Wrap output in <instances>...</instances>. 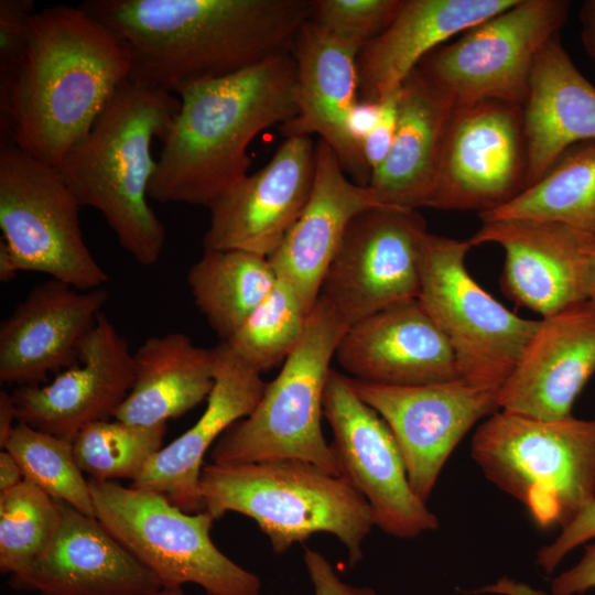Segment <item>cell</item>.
<instances>
[{
	"mask_svg": "<svg viewBox=\"0 0 595 595\" xmlns=\"http://www.w3.org/2000/svg\"><path fill=\"white\" fill-rule=\"evenodd\" d=\"M130 57L128 80L178 94L289 53L311 0H87Z\"/></svg>",
	"mask_w": 595,
	"mask_h": 595,
	"instance_id": "1",
	"label": "cell"
},
{
	"mask_svg": "<svg viewBox=\"0 0 595 595\" xmlns=\"http://www.w3.org/2000/svg\"><path fill=\"white\" fill-rule=\"evenodd\" d=\"M58 505L51 543L22 576L10 578L13 588L40 595H142L162 588L96 517Z\"/></svg>",
	"mask_w": 595,
	"mask_h": 595,
	"instance_id": "23",
	"label": "cell"
},
{
	"mask_svg": "<svg viewBox=\"0 0 595 595\" xmlns=\"http://www.w3.org/2000/svg\"><path fill=\"white\" fill-rule=\"evenodd\" d=\"M129 74L125 45L79 6L35 11L24 55L0 101V141L58 167Z\"/></svg>",
	"mask_w": 595,
	"mask_h": 595,
	"instance_id": "2",
	"label": "cell"
},
{
	"mask_svg": "<svg viewBox=\"0 0 595 595\" xmlns=\"http://www.w3.org/2000/svg\"><path fill=\"white\" fill-rule=\"evenodd\" d=\"M479 217L559 223L595 239V141L571 147L536 183Z\"/></svg>",
	"mask_w": 595,
	"mask_h": 595,
	"instance_id": "31",
	"label": "cell"
},
{
	"mask_svg": "<svg viewBox=\"0 0 595 595\" xmlns=\"http://www.w3.org/2000/svg\"><path fill=\"white\" fill-rule=\"evenodd\" d=\"M595 587V542L585 545L582 559L552 580L551 595H582Z\"/></svg>",
	"mask_w": 595,
	"mask_h": 595,
	"instance_id": "41",
	"label": "cell"
},
{
	"mask_svg": "<svg viewBox=\"0 0 595 595\" xmlns=\"http://www.w3.org/2000/svg\"><path fill=\"white\" fill-rule=\"evenodd\" d=\"M467 594H494V595H551L544 591L532 587L521 581L509 577H501L495 583L474 591L465 592Z\"/></svg>",
	"mask_w": 595,
	"mask_h": 595,
	"instance_id": "43",
	"label": "cell"
},
{
	"mask_svg": "<svg viewBox=\"0 0 595 595\" xmlns=\"http://www.w3.org/2000/svg\"><path fill=\"white\" fill-rule=\"evenodd\" d=\"M470 454L539 528L562 529L595 499V419L544 420L500 410L477 428Z\"/></svg>",
	"mask_w": 595,
	"mask_h": 595,
	"instance_id": "6",
	"label": "cell"
},
{
	"mask_svg": "<svg viewBox=\"0 0 595 595\" xmlns=\"http://www.w3.org/2000/svg\"><path fill=\"white\" fill-rule=\"evenodd\" d=\"M426 223L416 209L377 207L357 215L321 284L348 325L399 302L418 299Z\"/></svg>",
	"mask_w": 595,
	"mask_h": 595,
	"instance_id": "12",
	"label": "cell"
},
{
	"mask_svg": "<svg viewBox=\"0 0 595 595\" xmlns=\"http://www.w3.org/2000/svg\"><path fill=\"white\" fill-rule=\"evenodd\" d=\"M385 206L371 187L349 180L328 143L321 139L315 143L309 201L268 257L277 278L292 285L307 312L318 300L325 272L351 220L363 212Z\"/></svg>",
	"mask_w": 595,
	"mask_h": 595,
	"instance_id": "24",
	"label": "cell"
},
{
	"mask_svg": "<svg viewBox=\"0 0 595 595\" xmlns=\"http://www.w3.org/2000/svg\"><path fill=\"white\" fill-rule=\"evenodd\" d=\"M517 0H403L393 21L358 54L359 99L379 102L451 37Z\"/></svg>",
	"mask_w": 595,
	"mask_h": 595,
	"instance_id": "27",
	"label": "cell"
},
{
	"mask_svg": "<svg viewBox=\"0 0 595 595\" xmlns=\"http://www.w3.org/2000/svg\"><path fill=\"white\" fill-rule=\"evenodd\" d=\"M60 522L58 501L23 479L0 493V571L22 576L51 543Z\"/></svg>",
	"mask_w": 595,
	"mask_h": 595,
	"instance_id": "34",
	"label": "cell"
},
{
	"mask_svg": "<svg viewBox=\"0 0 595 595\" xmlns=\"http://www.w3.org/2000/svg\"><path fill=\"white\" fill-rule=\"evenodd\" d=\"M349 326L318 296L304 334L249 415L234 423L212 447L215 464L300 459L342 476L323 435V396L331 361Z\"/></svg>",
	"mask_w": 595,
	"mask_h": 595,
	"instance_id": "7",
	"label": "cell"
},
{
	"mask_svg": "<svg viewBox=\"0 0 595 595\" xmlns=\"http://www.w3.org/2000/svg\"><path fill=\"white\" fill-rule=\"evenodd\" d=\"M18 411L13 394L0 391V447L3 450L9 436L18 423Z\"/></svg>",
	"mask_w": 595,
	"mask_h": 595,
	"instance_id": "45",
	"label": "cell"
},
{
	"mask_svg": "<svg viewBox=\"0 0 595 595\" xmlns=\"http://www.w3.org/2000/svg\"><path fill=\"white\" fill-rule=\"evenodd\" d=\"M595 539V499L562 528L558 538L537 553V565L552 574L560 562L574 549Z\"/></svg>",
	"mask_w": 595,
	"mask_h": 595,
	"instance_id": "38",
	"label": "cell"
},
{
	"mask_svg": "<svg viewBox=\"0 0 595 595\" xmlns=\"http://www.w3.org/2000/svg\"><path fill=\"white\" fill-rule=\"evenodd\" d=\"M134 379L115 419L166 424L208 398L215 383V347H199L182 332L148 337L133 351Z\"/></svg>",
	"mask_w": 595,
	"mask_h": 595,
	"instance_id": "29",
	"label": "cell"
},
{
	"mask_svg": "<svg viewBox=\"0 0 595 595\" xmlns=\"http://www.w3.org/2000/svg\"><path fill=\"white\" fill-rule=\"evenodd\" d=\"M79 203L57 167L0 141V228L18 272L48 275L80 291L108 274L87 247Z\"/></svg>",
	"mask_w": 595,
	"mask_h": 595,
	"instance_id": "10",
	"label": "cell"
},
{
	"mask_svg": "<svg viewBox=\"0 0 595 595\" xmlns=\"http://www.w3.org/2000/svg\"><path fill=\"white\" fill-rule=\"evenodd\" d=\"M399 99L400 87L379 101V120L361 144V154L371 174L385 161L392 147L398 127Z\"/></svg>",
	"mask_w": 595,
	"mask_h": 595,
	"instance_id": "39",
	"label": "cell"
},
{
	"mask_svg": "<svg viewBox=\"0 0 595 595\" xmlns=\"http://www.w3.org/2000/svg\"><path fill=\"white\" fill-rule=\"evenodd\" d=\"M578 15L583 46L595 65V0L584 1Z\"/></svg>",
	"mask_w": 595,
	"mask_h": 595,
	"instance_id": "44",
	"label": "cell"
},
{
	"mask_svg": "<svg viewBox=\"0 0 595 595\" xmlns=\"http://www.w3.org/2000/svg\"><path fill=\"white\" fill-rule=\"evenodd\" d=\"M526 188L571 147L595 141V86L576 68L560 36L536 57L522 105Z\"/></svg>",
	"mask_w": 595,
	"mask_h": 595,
	"instance_id": "28",
	"label": "cell"
},
{
	"mask_svg": "<svg viewBox=\"0 0 595 595\" xmlns=\"http://www.w3.org/2000/svg\"><path fill=\"white\" fill-rule=\"evenodd\" d=\"M350 383L390 428L409 483L424 502L465 434L499 410V390L475 387L462 378L420 386H382L353 378Z\"/></svg>",
	"mask_w": 595,
	"mask_h": 595,
	"instance_id": "15",
	"label": "cell"
},
{
	"mask_svg": "<svg viewBox=\"0 0 595 595\" xmlns=\"http://www.w3.org/2000/svg\"><path fill=\"white\" fill-rule=\"evenodd\" d=\"M335 358L353 379L382 386L461 378L452 347L418 299L396 303L350 325Z\"/></svg>",
	"mask_w": 595,
	"mask_h": 595,
	"instance_id": "22",
	"label": "cell"
},
{
	"mask_svg": "<svg viewBox=\"0 0 595 595\" xmlns=\"http://www.w3.org/2000/svg\"><path fill=\"white\" fill-rule=\"evenodd\" d=\"M455 101L415 68L400 86L392 147L368 186L392 207H430Z\"/></svg>",
	"mask_w": 595,
	"mask_h": 595,
	"instance_id": "26",
	"label": "cell"
},
{
	"mask_svg": "<svg viewBox=\"0 0 595 595\" xmlns=\"http://www.w3.org/2000/svg\"><path fill=\"white\" fill-rule=\"evenodd\" d=\"M95 517L164 588L201 586L207 595H262L261 581L213 542L215 519L186 512L166 496L88 479Z\"/></svg>",
	"mask_w": 595,
	"mask_h": 595,
	"instance_id": "8",
	"label": "cell"
},
{
	"mask_svg": "<svg viewBox=\"0 0 595 595\" xmlns=\"http://www.w3.org/2000/svg\"><path fill=\"white\" fill-rule=\"evenodd\" d=\"M323 415L342 476L368 501L375 526L399 539L439 528L437 517L413 491L397 440L385 420L354 390L350 378L331 369Z\"/></svg>",
	"mask_w": 595,
	"mask_h": 595,
	"instance_id": "13",
	"label": "cell"
},
{
	"mask_svg": "<svg viewBox=\"0 0 595 595\" xmlns=\"http://www.w3.org/2000/svg\"><path fill=\"white\" fill-rule=\"evenodd\" d=\"M215 383L199 419L163 446L144 465L131 486L166 496L186 512L203 511L199 479L208 450L257 405L267 383L226 342L215 347Z\"/></svg>",
	"mask_w": 595,
	"mask_h": 595,
	"instance_id": "25",
	"label": "cell"
},
{
	"mask_svg": "<svg viewBox=\"0 0 595 595\" xmlns=\"http://www.w3.org/2000/svg\"><path fill=\"white\" fill-rule=\"evenodd\" d=\"M587 285L588 300L595 303V240L591 244L588 251Z\"/></svg>",
	"mask_w": 595,
	"mask_h": 595,
	"instance_id": "48",
	"label": "cell"
},
{
	"mask_svg": "<svg viewBox=\"0 0 595 595\" xmlns=\"http://www.w3.org/2000/svg\"><path fill=\"white\" fill-rule=\"evenodd\" d=\"M593 238L559 223L524 219L483 221L470 246L496 244L505 251L502 292L542 318L588 300V251Z\"/></svg>",
	"mask_w": 595,
	"mask_h": 595,
	"instance_id": "18",
	"label": "cell"
},
{
	"mask_svg": "<svg viewBox=\"0 0 595 595\" xmlns=\"http://www.w3.org/2000/svg\"><path fill=\"white\" fill-rule=\"evenodd\" d=\"M17 269L6 246L0 241V281L9 282L17 277Z\"/></svg>",
	"mask_w": 595,
	"mask_h": 595,
	"instance_id": "47",
	"label": "cell"
},
{
	"mask_svg": "<svg viewBox=\"0 0 595 595\" xmlns=\"http://www.w3.org/2000/svg\"><path fill=\"white\" fill-rule=\"evenodd\" d=\"M133 379V353L101 312L76 365L48 385L20 386L12 392L18 421L73 442L86 425L115 416Z\"/></svg>",
	"mask_w": 595,
	"mask_h": 595,
	"instance_id": "17",
	"label": "cell"
},
{
	"mask_svg": "<svg viewBox=\"0 0 595 595\" xmlns=\"http://www.w3.org/2000/svg\"><path fill=\"white\" fill-rule=\"evenodd\" d=\"M309 314L292 285L277 278L268 295L223 342L262 374L292 354L304 334Z\"/></svg>",
	"mask_w": 595,
	"mask_h": 595,
	"instance_id": "32",
	"label": "cell"
},
{
	"mask_svg": "<svg viewBox=\"0 0 595 595\" xmlns=\"http://www.w3.org/2000/svg\"><path fill=\"white\" fill-rule=\"evenodd\" d=\"M162 142L148 187L159 203L209 208L246 175L247 149L264 129L296 115L292 53L227 76L194 83Z\"/></svg>",
	"mask_w": 595,
	"mask_h": 595,
	"instance_id": "3",
	"label": "cell"
},
{
	"mask_svg": "<svg viewBox=\"0 0 595 595\" xmlns=\"http://www.w3.org/2000/svg\"><path fill=\"white\" fill-rule=\"evenodd\" d=\"M3 450L15 458L25 480L95 517L89 484L77 465L72 441L18 422Z\"/></svg>",
	"mask_w": 595,
	"mask_h": 595,
	"instance_id": "33",
	"label": "cell"
},
{
	"mask_svg": "<svg viewBox=\"0 0 595 595\" xmlns=\"http://www.w3.org/2000/svg\"><path fill=\"white\" fill-rule=\"evenodd\" d=\"M203 511L215 521L229 511L256 521L275 554L326 532L345 547L349 566L364 555L375 526L371 508L344 476L300 459L203 466Z\"/></svg>",
	"mask_w": 595,
	"mask_h": 595,
	"instance_id": "5",
	"label": "cell"
},
{
	"mask_svg": "<svg viewBox=\"0 0 595 595\" xmlns=\"http://www.w3.org/2000/svg\"><path fill=\"white\" fill-rule=\"evenodd\" d=\"M380 116V102L358 100L347 118V131L361 152V144L376 127Z\"/></svg>",
	"mask_w": 595,
	"mask_h": 595,
	"instance_id": "42",
	"label": "cell"
},
{
	"mask_svg": "<svg viewBox=\"0 0 595 595\" xmlns=\"http://www.w3.org/2000/svg\"><path fill=\"white\" fill-rule=\"evenodd\" d=\"M34 8L33 0L0 1V101L7 97L24 55Z\"/></svg>",
	"mask_w": 595,
	"mask_h": 595,
	"instance_id": "37",
	"label": "cell"
},
{
	"mask_svg": "<svg viewBox=\"0 0 595 595\" xmlns=\"http://www.w3.org/2000/svg\"><path fill=\"white\" fill-rule=\"evenodd\" d=\"M178 109L173 94L127 80L57 167L79 205L98 210L144 267L158 262L166 240L147 199L156 163L150 147L154 138L164 141Z\"/></svg>",
	"mask_w": 595,
	"mask_h": 595,
	"instance_id": "4",
	"label": "cell"
},
{
	"mask_svg": "<svg viewBox=\"0 0 595 595\" xmlns=\"http://www.w3.org/2000/svg\"><path fill=\"white\" fill-rule=\"evenodd\" d=\"M166 424L137 425L102 420L86 425L73 441L77 465L89 478L131 479L163 446Z\"/></svg>",
	"mask_w": 595,
	"mask_h": 595,
	"instance_id": "35",
	"label": "cell"
},
{
	"mask_svg": "<svg viewBox=\"0 0 595 595\" xmlns=\"http://www.w3.org/2000/svg\"><path fill=\"white\" fill-rule=\"evenodd\" d=\"M108 298L102 288L80 291L51 278L33 286L1 323V382L39 385L76 365Z\"/></svg>",
	"mask_w": 595,
	"mask_h": 595,
	"instance_id": "20",
	"label": "cell"
},
{
	"mask_svg": "<svg viewBox=\"0 0 595 595\" xmlns=\"http://www.w3.org/2000/svg\"><path fill=\"white\" fill-rule=\"evenodd\" d=\"M314 171L312 139L285 138L263 167L246 175L208 208L204 249H237L268 258L302 214Z\"/></svg>",
	"mask_w": 595,
	"mask_h": 595,
	"instance_id": "16",
	"label": "cell"
},
{
	"mask_svg": "<svg viewBox=\"0 0 595 595\" xmlns=\"http://www.w3.org/2000/svg\"><path fill=\"white\" fill-rule=\"evenodd\" d=\"M526 175L522 106L498 100L455 104L430 207L487 213L520 194Z\"/></svg>",
	"mask_w": 595,
	"mask_h": 595,
	"instance_id": "14",
	"label": "cell"
},
{
	"mask_svg": "<svg viewBox=\"0 0 595 595\" xmlns=\"http://www.w3.org/2000/svg\"><path fill=\"white\" fill-rule=\"evenodd\" d=\"M403 0H311L310 20L363 45L383 32Z\"/></svg>",
	"mask_w": 595,
	"mask_h": 595,
	"instance_id": "36",
	"label": "cell"
},
{
	"mask_svg": "<svg viewBox=\"0 0 595 595\" xmlns=\"http://www.w3.org/2000/svg\"><path fill=\"white\" fill-rule=\"evenodd\" d=\"M186 280L202 315L227 340L268 295L277 274L267 257L237 249H204Z\"/></svg>",
	"mask_w": 595,
	"mask_h": 595,
	"instance_id": "30",
	"label": "cell"
},
{
	"mask_svg": "<svg viewBox=\"0 0 595 595\" xmlns=\"http://www.w3.org/2000/svg\"><path fill=\"white\" fill-rule=\"evenodd\" d=\"M595 372V303L569 306L540 324L498 391L499 410L544 420L571 410Z\"/></svg>",
	"mask_w": 595,
	"mask_h": 595,
	"instance_id": "21",
	"label": "cell"
},
{
	"mask_svg": "<svg viewBox=\"0 0 595 595\" xmlns=\"http://www.w3.org/2000/svg\"><path fill=\"white\" fill-rule=\"evenodd\" d=\"M24 479L15 458L6 450L0 452V493L12 489Z\"/></svg>",
	"mask_w": 595,
	"mask_h": 595,
	"instance_id": "46",
	"label": "cell"
},
{
	"mask_svg": "<svg viewBox=\"0 0 595 595\" xmlns=\"http://www.w3.org/2000/svg\"><path fill=\"white\" fill-rule=\"evenodd\" d=\"M470 247L429 232L418 300L452 347L459 377L499 390L540 320L518 316L476 282L465 266Z\"/></svg>",
	"mask_w": 595,
	"mask_h": 595,
	"instance_id": "9",
	"label": "cell"
},
{
	"mask_svg": "<svg viewBox=\"0 0 595 595\" xmlns=\"http://www.w3.org/2000/svg\"><path fill=\"white\" fill-rule=\"evenodd\" d=\"M363 46L309 19L291 50L296 115L281 128L286 138L320 136L335 151L347 175L368 185L371 172L347 131L348 115L359 100L357 61Z\"/></svg>",
	"mask_w": 595,
	"mask_h": 595,
	"instance_id": "19",
	"label": "cell"
},
{
	"mask_svg": "<svg viewBox=\"0 0 595 595\" xmlns=\"http://www.w3.org/2000/svg\"><path fill=\"white\" fill-rule=\"evenodd\" d=\"M303 561L314 595H379L369 586L346 583L321 552L304 547Z\"/></svg>",
	"mask_w": 595,
	"mask_h": 595,
	"instance_id": "40",
	"label": "cell"
},
{
	"mask_svg": "<svg viewBox=\"0 0 595 595\" xmlns=\"http://www.w3.org/2000/svg\"><path fill=\"white\" fill-rule=\"evenodd\" d=\"M567 0H517L426 55L422 74L455 104L498 100L522 106L541 48L565 24Z\"/></svg>",
	"mask_w": 595,
	"mask_h": 595,
	"instance_id": "11",
	"label": "cell"
},
{
	"mask_svg": "<svg viewBox=\"0 0 595 595\" xmlns=\"http://www.w3.org/2000/svg\"><path fill=\"white\" fill-rule=\"evenodd\" d=\"M142 595H188V594H186L182 587H175V588L162 587L158 591H154L148 594H142Z\"/></svg>",
	"mask_w": 595,
	"mask_h": 595,
	"instance_id": "49",
	"label": "cell"
}]
</instances>
